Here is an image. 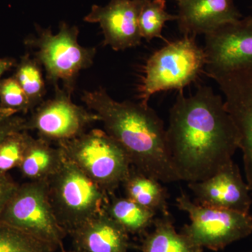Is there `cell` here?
I'll use <instances>...</instances> for the list:
<instances>
[{
  "mask_svg": "<svg viewBox=\"0 0 252 252\" xmlns=\"http://www.w3.org/2000/svg\"><path fill=\"white\" fill-rule=\"evenodd\" d=\"M169 152L180 181L201 182L233 161L238 131L221 96L210 86L195 94L182 91L170 110L166 129Z\"/></svg>",
  "mask_w": 252,
  "mask_h": 252,
  "instance_id": "1",
  "label": "cell"
},
{
  "mask_svg": "<svg viewBox=\"0 0 252 252\" xmlns=\"http://www.w3.org/2000/svg\"><path fill=\"white\" fill-rule=\"evenodd\" d=\"M81 99L125 150L132 167L163 183L180 181L169 152L166 129L153 109L141 102H118L102 88L85 91Z\"/></svg>",
  "mask_w": 252,
  "mask_h": 252,
  "instance_id": "2",
  "label": "cell"
},
{
  "mask_svg": "<svg viewBox=\"0 0 252 252\" xmlns=\"http://www.w3.org/2000/svg\"><path fill=\"white\" fill-rule=\"evenodd\" d=\"M57 144L68 160L107 195L122 185L132 167L125 150L104 130L94 129Z\"/></svg>",
  "mask_w": 252,
  "mask_h": 252,
  "instance_id": "3",
  "label": "cell"
},
{
  "mask_svg": "<svg viewBox=\"0 0 252 252\" xmlns=\"http://www.w3.org/2000/svg\"><path fill=\"white\" fill-rule=\"evenodd\" d=\"M46 183L55 216L67 235L103 211L109 200L107 194L65 156Z\"/></svg>",
  "mask_w": 252,
  "mask_h": 252,
  "instance_id": "4",
  "label": "cell"
},
{
  "mask_svg": "<svg viewBox=\"0 0 252 252\" xmlns=\"http://www.w3.org/2000/svg\"><path fill=\"white\" fill-rule=\"evenodd\" d=\"M206 64L203 48L195 36L185 35L167 43L154 52L144 67V76L139 87V99L148 105L150 97L160 91H182L196 80Z\"/></svg>",
  "mask_w": 252,
  "mask_h": 252,
  "instance_id": "5",
  "label": "cell"
},
{
  "mask_svg": "<svg viewBox=\"0 0 252 252\" xmlns=\"http://www.w3.org/2000/svg\"><path fill=\"white\" fill-rule=\"evenodd\" d=\"M36 28L37 36L28 40V45L36 50L34 59L54 87L61 84L63 89L72 94L79 73L94 63L96 49L81 46L78 41L79 28L64 21L60 23L56 34L51 28Z\"/></svg>",
  "mask_w": 252,
  "mask_h": 252,
  "instance_id": "6",
  "label": "cell"
},
{
  "mask_svg": "<svg viewBox=\"0 0 252 252\" xmlns=\"http://www.w3.org/2000/svg\"><path fill=\"white\" fill-rule=\"evenodd\" d=\"M176 205L190 219L181 233L200 248L219 251L252 234L250 213L204 206L192 201L185 192L176 199Z\"/></svg>",
  "mask_w": 252,
  "mask_h": 252,
  "instance_id": "7",
  "label": "cell"
},
{
  "mask_svg": "<svg viewBox=\"0 0 252 252\" xmlns=\"http://www.w3.org/2000/svg\"><path fill=\"white\" fill-rule=\"evenodd\" d=\"M0 221L63 248L67 235L56 220L48 196L46 182L20 185L0 215Z\"/></svg>",
  "mask_w": 252,
  "mask_h": 252,
  "instance_id": "8",
  "label": "cell"
},
{
  "mask_svg": "<svg viewBox=\"0 0 252 252\" xmlns=\"http://www.w3.org/2000/svg\"><path fill=\"white\" fill-rule=\"evenodd\" d=\"M53 98L37 106L25 123V130H35L48 142L71 140L86 132L94 123L100 122L97 114L72 102V94L55 87Z\"/></svg>",
  "mask_w": 252,
  "mask_h": 252,
  "instance_id": "9",
  "label": "cell"
},
{
  "mask_svg": "<svg viewBox=\"0 0 252 252\" xmlns=\"http://www.w3.org/2000/svg\"><path fill=\"white\" fill-rule=\"evenodd\" d=\"M205 36L209 77L252 69V17L228 23Z\"/></svg>",
  "mask_w": 252,
  "mask_h": 252,
  "instance_id": "10",
  "label": "cell"
},
{
  "mask_svg": "<svg viewBox=\"0 0 252 252\" xmlns=\"http://www.w3.org/2000/svg\"><path fill=\"white\" fill-rule=\"evenodd\" d=\"M225 95V108L238 131L246 182L252 192V69L213 78Z\"/></svg>",
  "mask_w": 252,
  "mask_h": 252,
  "instance_id": "11",
  "label": "cell"
},
{
  "mask_svg": "<svg viewBox=\"0 0 252 252\" xmlns=\"http://www.w3.org/2000/svg\"><path fill=\"white\" fill-rule=\"evenodd\" d=\"M143 0H110L104 6L93 5L84 21L98 23L104 46L116 51L135 47L142 42L138 26Z\"/></svg>",
  "mask_w": 252,
  "mask_h": 252,
  "instance_id": "12",
  "label": "cell"
},
{
  "mask_svg": "<svg viewBox=\"0 0 252 252\" xmlns=\"http://www.w3.org/2000/svg\"><path fill=\"white\" fill-rule=\"evenodd\" d=\"M188 187L200 205L250 213V190L233 160L207 180L189 182Z\"/></svg>",
  "mask_w": 252,
  "mask_h": 252,
  "instance_id": "13",
  "label": "cell"
},
{
  "mask_svg": "<svg viewBox=\"0 0 252 252\" xmlns=\"http://www.w3.org/2000/svg\"><path fill=\"white\" fill-rule=\"evenodd\" d=\"M178 6L179 29L185 35H205L242 17L233 0H180Z\"/></svg>",
  "mask_w": 252,
  "mask_h": 252,
  "instance_id": "14",
  "label": "cell"
},
{
  "mask_svg": "<svg viewBox=\"0 0 252 252\" xmlns=\"http://www.w3.org/2000/svg\"><path fill=\"white\" fill-rule=\"evenodd\" d=\"M79 251L129 252V233L104 210L69 234Z\"/></svg>",
  "mask_w": 252,
  "mask_h": 252,
  "instance_id": "15",
  "label": "cell"
},
{
  "mask_svg": "<svg viewBox=\"0 0 252 252\" xmlns=\"http://www.w3.org/2000/svg\"><path fill=\"white\" fill-rule=\"evenodd\" d=\"M64 159L59 147L55 148L44 139L32 137L18 168L32 182H46L58 171Z\"/></svg>",
  "mask_w": 252,
  "mask_h": 252,
  "instance_id": "16",
  "label": "cell"
},
{
  "mask_svg": "<svg viewBox=\"0 0 252 252\" xmlns=\"http://www.w3.org/2000/svg\"><path fill=\"white\" fill-rule=\"evenodd\" d=\"M126 197L141 206L162 215H170L168 210V193L160 181L142 173L132 166L122 184Z\"/></svg>",
  "mask_w": 252,
  "mask_h": 252,
  "instance_id": "17",
  "label": "cell"
},
{
  "mask_svg": "<svg viewBox=\"0 0 252 252\" xmlns=\"http://www.w3.org/2000/svg\"><path fill=\"white\" fill-rule=\"evenodd\" d=\"M154 230L147 235L141 245V252H203L183 233H178L171 215L155 218Z\"/></svg>",
  "mask_w": 252,
  "mask_h": 252,
  "instance_id": "18",
  "label": "cell"
},
{
  "mask_svg": "<svg viewBox=\"0 0 252 252\" xmlns=\"http://www.w3.org/2000/svg\"><path fill=\"white\" fill-rule=\"evenodd\" d=\"M104 212L129 233L140 234L154 223L157 212L124 197H113L107 202Z\"/></svg>",
  "mask_w": 252,
  "mask_h": 252,
  "instance_id": "19",
  "label": "cell"
},
{
  "mask_svg": "<svg viewBox=\"0 0 252 252\" xmlns=\"http://www.w3.org/2000/svg\"><path fill=\"white\" fill-rule=\"evenodd\" d=\"M165 0H143L139 14L138 26L142 39L160 38L165 41L162 31L167 21H177V15L166 11Z\"/></svg>",
  "mask_w": 252,
  "mask_h": 252,
  "instance_id": "20",
  "label": "cell"
},
{
  "mask_svg": "<svg viewBox=\"0 0 252 252\" xmlns=\"http://www.w3.org/2000/svg\"><path fill=\"white\" fill-rule=\"evenodd\" d=\"M15 79L27 94L32 108L39 106L45 95L46 86L41 66L35 59L26 55L18 65Z\"/></svg>",
  "mask_w": 252,
  "mask_h": 252,
  "instance_id": "21",
  "label": "cell"
},
{
  "mask_svg": "<svg viewBox=\"0 0 252 252\" xmlns=\"http://www.w3.org/2000/svg\"><path fill=\"white\" fill-rule=\"evenodd\" d=\"M51 244L0 221V252H54Z\"/></svg>",
  "mask_w": 252,
  "mask_h": 252,
  "instance_id": "22",
  "label": "cell"
},
{
  "mask_svg": "<svg viewBox=\"0 0 252 252\" xmlns=\"http://www.w3.org/2000/svg\"><path fill=\"white\" fill-rule=\"evenodd\" d=\"M32 138L26 130L16 131L0 144V172H8L22 162Z\"/></svg>",
  "mask_w": 252,
  "mask_h": 252,
  "instance_id": "23",
  "label": "cell"
},
{
  "mask_svg": "<svg viewBox=\"0 0 252 252\" xmlns=\"http://www.w3.org/2000/svg\"><path fill=\"white\" fill-rule=\"evenodd\" d=\"M1 107L15 112L27 113L32 109L27 94L14 77L0 81Z\"/></svg>",
  "mask_w": 252,
  "mask_h": 252,
  "instance_id": "24",
  "label": "cell"
},
{
  "mask_svg": "<svg viewBox=\"0 0 252 252\" xmlns=\"http://www.w3.org/2000/svg\"><path fill=\"white\" fill-rule=\"evenodd\" d=\"M19 185L7 172H0V215Z\"/></svg>",
  "mask_w": 252,
  "mask_h": 252,
  "instance_id": "25",
  "label": "cell"
},
{
  "mask_svg": "<svg viewBox=\"0 0 252 252\" xmlns=\"http://www.w3.org/2000/svg\"><path fill=\"white\" fill-rule=\"evenodd\" d=\"M26 121L22 118L14 115L8 118L4 122L0 123V144L9 134L16 131L26 130H25Z\"/></svg>",
  "mask_w": 252,
  "mask_h": 252,
  "instance_id": "26",
  "label": "cell"
},
{
  "mask_svg": "<svg viewBox=\"0 0 252 252\" xmlns=\"http://www.w3.org/2000/svg\"><path fill=\"white\" fill-rule=\"evenodd\" d=\"M14 61L10 59H0V77L6 71L12 67Z\"/></svg>",
  "mask_w": 252,
  "mask_h": 252,
  "instance_id": "27",
  "label": "cell"
},
{
  "mask_svg": "<svg viewBox=\"0 0 252 252\" xmlns=\"http://www.w3.org/2000/svg\"><path fill=\"white\" fill-rule=\"evenodd\" d=\"M16 113L11 109L4 108L0 106V123L4 122L6 119L16 115Z\"/></svg>",
  "mask_w": 252,
  "mask_h": 252,
  "instance_id": "28",
  "label": "cell"
},
{
  "mask_svg": "<svg viewBox=\"0 0 252 252\" xmlns=\"http://www.w3.org/2000/svg\"><path fill=\"white\" fill-rule=\"evenodd\" d=\"M62 252H81V251H79V252H66V251H64V250H63Z\"/></svg>",
  "mask_w": 252,
  "mask_h": 252,
  "instance_id": "29",
  "label": "cell"
},
{
  "mask_svg": "<svg viewBox=\"0 0 252 252\" xmlns=\"http://www.w3.org/2000/svg\"><path fill=\"white\" fill-rule=\"evenodd\" d=\"M176 1H180V0H176Z\"/></svg>",
  "mask_w": 252,
  "mask_h": 252,
  "instance_id": "30",
  "label": "cell"
},
{
  "mask_svg": "<svg viewBox=\"0 0 252 252\" xmlns=\"http://www.w3.org/2000/svg\"></svg>",
  "mask_w": 252,
  "mask_h": 252,
  "instance_id": "31",
  "label": "cell"
}]
</instances>
